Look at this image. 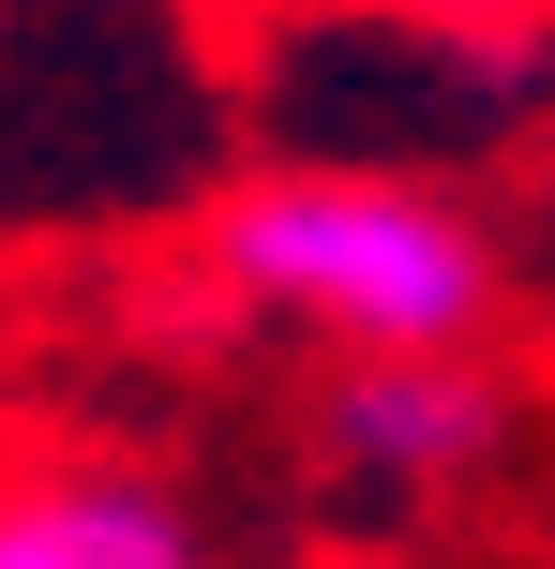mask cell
<instances>
[{
    "label": "cell",
    "instance_id": "2",
    "mask_svg": "<svg viewBox=\"0 0 555 569\" xmlns=\"http://www.w3.org/2000/svg\"><path fill=\"white\" fill-rule=\"evenodd\" d=\"M496 420L511 405H496L480 360H346V390L316 405L330 480L376 495V510H420V495L480 480V465H496Z\"/></svg>",
    "mask_w": 555,
    "mask_h": 569
},
{
    "label": "cell",
    "instance_id": "3",
    "mask_svg": "<svg viewBox=\"0 0 555 569\" xmlns=\"http://www.w3.org/2000/svg\"><path fill=\"white\" fill-rule=\"evenodd\" d=\"M0 569H210V555H196V510L166 480H136L106 450H60V465L0 480Z\"/></svg>",
    "mask_w": 555,
    "mask_h": 569
},
{
    "label": "cell",
    "instance_id": "1",
    "mask_svg": "<svg viewBox=\"0 0 555 569\" xmlns=\"http://www.w3.org/2000/svg\"><path fill=\"white\" fill-rule=\"evenodd\" d=\"M210 270L256 315L346 345V360H466L496 315V256L436 180H360V166H270L210 210Z\"/></svg>",
    "mask_w": 555,
    "mask_h": 569
},
{
    "label": "cell",
    "instance_id": "4",
    "mask_svg": "<svg viewBox=\"0 0 555 569\" xmlns=\"http://www.w3.org/2000/svg\"><path fill=\"white\" fill-rule=\"evenodd\" d=\"M376 16H450V30H555V0H376Z\"/></svg>",
    "mask_w": 555,
    "mask_h": 569
}]
</instances>
